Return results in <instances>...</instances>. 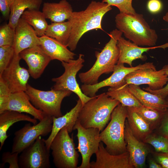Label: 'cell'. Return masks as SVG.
Returning <instances> with one entry per match:
<instances>
[{
  "instance_id": "d6a6232c",
  "label": "cell",
  "mask_w": 168,
  "mask_h": 168,
  "mask_svg": "<svg viewBox=\"0 0 168 168\" xmlns=\"http://www.w3.org/2000/svg\"><path fill=\"white\" fill-rule=\"evenodd\" d=\"M15 55L12 46H0V75L9 66Z\"/></svg>"
},
{
  "instance_id": "52a82bcc",
  "label": "cell",
  "mask_w": 168,
  "mask_h": 168,
  "mask_svg": "<svg viewBox=\"0 0 168 168\" xmlns=\"http://www.w3.org/2000/svg\"><path fill=\"white\" fill-rule=\"evenodd\" d=\"M33 105L47 115L58 117L62 116L61 108L63 99L72 92L69 91H48L35 88L27 84L25 91Z\"/></svg>"
},
{
  "instance_id": "5bb4252c",
  "label": "cell",
  "mask_w": 168,
  "mask_h": 168,
  "mask_svg": "<svg viewBox=\"0 0 168 168\" xmlns=\"http://www.w3.org/2000/svg\"><path fill=\"white\" fill-rule=\"evenodd\" d=\"M19 54L15 55L9 66L0 75L12 93L25 91L30 74L28 70L21 67Z\"/></svg>"
},
{
  "instance_id": "8d00e7d4",
  "label": "cell",
  "mask_w": 168,
  "mask_h": 168,
  "mask_svg": "<svg viewBox=\"0 0 168 168\" xmlns=\"http://www.w3.org/2000/svg\"><path fill=\"white\" fill-rule=\"evenodd\" d=\"M19 154L17 152L12 153L9 152L3 153L2 156V163L0 168L3 167L6 163L9 164V168H19Z\"/></svg>"
},
{
  "instance_id": "3957f363",
  "label": "cell",
  "mask_w": 168,
  "mask_h": 168,
  "mask_svg": "<svg viewBox=\"0 0 168 168\" xmlns=\"http://www.w3.org/2000/svg\"><path fill=\"white\" fill-rule=\"evenodd\" d=\"M120 104L106 93L96 96L82 106L77 120L85 128H96L102 131L111 119L113 111Z\"/></svg>"
},
{
  "instance_id": "603a6c76",
  "label": "cell",
  "mask_w": 168,
  "mask_h": 168,
  "mask_svg": "<svg viewBox=\"0 0 168 168\" xmlns=\"http://www.w3.org/2000/svg\"><path fill=\"white\" fill-rule=\"evenodd\" d=\"M129 90L143 105L162 112L168 110V101L166 98L142 89L138 86L128 85Z\"/></svg>"
},
{
  "instance_id": "8992f818",
  "label": "cell",
  "mask_w": 168,
  "mask_h": 168,
  "mask_svg": "<svg viewBox=\"0 0 168 168\" xmlns=\"http://www.w3.org/2000/svg\"><path fill=\"white\" fill-rule=\"evenodd\" d=\"M66 127L62 128L51 144L53 162L57 168H77L79 155L73 137H71Z\"/></svg>"
},
{
  "instance_id": "d4e9b609",
  "label": "cell",
  "mask_w": 168,
  "mask_h": 168,
  "mask_svg": "<svg viewBox=\"0 0 168 168\" xmlns=\"http://www.w3.org/2000/svg\"><path fill=\"white\" fill-rule=\"evenodd\" d=\"M21 121H26L35 124L37 120L27 114L17 111L7 110L0 113V150L8 136L7 132L14 124Z\"/></svg>"
},
{
  "instance_id": "277c9868",
  "label": "cell",
  "mask_w": 168,
  "mask_h": 168,
  "mask_svg": "<svg viewBox=\"0 0 168 168\" xmlns=\"http://www.w3.org/2000/svg\"><path fill=\"white\" fill-rule=\"evenodd\" d=\"M116 26L129 40L138 46L153 47L158 36L151 29L142 14L119 13L115 17Z\"/></svg>"
},
{
  "instance_id": "ee69618b",
  "label": "cell",
  "mask_w": 168,
  "mask_h": 168,
  "mask_svg": "<svg viewBox=\"0 0 168 168\" xmlns=\"http://www.w3.org/2000/svg\"><path fill=\"white\" fill-rule=\"evenodd\" d=\"M163 18L164 21L168 22V12H167L163 16Z\"/></svg>"
},
{
  "instance_id": "4316f807",
  "label": "cell",
  "mask_w": 168,
  "mask_h": 168,
  "mask_svg": "<svg viewBox=\"0 0 168 168\" xmlns=\"http://www.w3.org/2000/svg\"><path fill=\"white\" fill-rule=\"evenodd\" d=\"M42 0H15L12 5L8 24L15 28L24 12L26 10H39Z\"/></svg>"
},
{
  "instance_id": "83f0119b",
  "label": "cell",
  "mask_w": 168,
  "mask_h": 168,
  "mask_svg": "<svg viewBox=\"0 0 168 168\" xmlns=\"http://www.w3.org/2000/svg\"><path fill=\"white\" fill-rule=\"evenodd\" d=\"M106 93L112 99L119 101L124 106L133 107L143 105L130 91L128 85L110 87Z\"/></svg>"
},
{
  "instance_id": "44dd1931",
  "label": "cell",
  "mask_w": 168,
  "mask_h": 168,
  "mask_svg": "<svg viewBox=\"0 0 168 168\" xmlns=\"http://www.w3.org/2000/svg\"><path fill=\"white\" fill-rule=\"evenodd\" d=\"M7 110L26 113L31 115L39 121L46 115L42 111L33 105L24 91L11 93L6 110Z\"/></svg>"
},
{
  "instance_id": "2e32d148",
  "label": "cell",
  "mask_w": 168,
  "mask_h": 168,
  "mask_svg": "<svg viewBox=\"0 0 168 168\" xmlns=\"http://www.w3.org/2000/svg\"><path fill=\"white\" fill-rule=\"evenodd\" d=\"M124 139L130 162L134 168H142L145 165L146 157L150 152L149 148L142 141L138 139L133 134L126 120Z\"/></svg>"
},
{
  "instance_id": "8fae6325",
  "label": "cell",
  "mask_w": 168,
  "mask_h": 168,
  "mask_svg": "<svg viewBox=\"0 0 168 168\" xmlns=\"http://www.w3.org/2000/svg\"><path fill=\"white\" fill-rule=\"evenodd\" d=\"M143 68L156 70L155 66L152 62H147L129 67H125L124 64L117 63L114 67L112 74L109 77L95 84H84L81 88L85 95L93 97L96 96V93L101 88L106 86L116 87L125 84V78L128 74L137 70Z\"/></svg>"
},
{
  "instance_id": "e0dca14e",
  "label": "cell",
  "mask_w": 168,
  "mask_h": 168,
  "mask_svg": "<svg viewBox=\"0 0 168 168\" xmlns=\"http://www.w3.org/2000/svg\"><path fill=\"white\" fill-rule=\"evenodd\" d=\"M96 160L90 162L91 168H133L128 151L118 155L109 153L100 142L95 153Z\"/></svg>"
},
{
  "instance_id": "f1b7e54d",
  "label": "cell",
  "mask_w": 168,
  "mask_h": 168,
  "mask_svg": "<svg viewBox=\"0 0 168 168\" xmlns=\"http://www.w3.org/2000/svg\"><path fill=\"white\" fill-rule=\"evenodd\" d=\"M21 18L32 27L39 37L45 35L49 25L42 12L37 10H26Z\"/></svg>"
},
{
  "instance_id": "ab89813d",
  "label": "cell",
  "mask_w": 168,
  "mask_h": 168,
  "mask_svg": "<svg viewBox=\"0 0 168 168\" xmlns=\"http://www.w3.org/2000/svg\"><path fill=\"white\" fill-rule=\"evenodd\" d=\"M15 0H0V10L5 18H9L11 7Z\"/></svg>"
},
{
  "instance_id": "7c38bea8",
  "label": "cell",
  "mask_w": 168,
  "mask_h": 168,
  "mask_svg": "<svg viewBox=\"0 0 168 168\" xmlns=\"http://www.w3.org/2000/svg\"><path fill=\"white\" fill-rule=\"evenodd\" d=\"M50 150L47 148L44 139L39 136L21 153L19 156L20 168H50Z\"/></svg>"
},
{
  "instance_id": "7a4b0ae2",
  "label": "cell",
  "mask_w": 168,
  "mask_h": 168,
  "mask_svg": "<svg viewBox=\"0 0 168 168\" xmlns=\"http://www.w3.org/2000/svg\"><path fill=\"white\" fill-rule=\"evenodd\" d=\"M123 33L117 29L109 34L110 39L100 52H95L96 60L88 71L79 73V77L84 84L93 85L97 83L100 77L103 74L113 72L119 56L117 41Z\"/></svg>"
},
{
  "instance_id": "60d3db41",
  "label": "cell",
  "mask_w": 168,
  "mask_h": 168,
  "mask_svg": "<svg viewBox=\"0 0 168 168\" xmlns=\"http://www.w3.org/2000/svg\"><path fill=\"white\" fill-rule=\"evenodd\" d=\"M147 7L150 13L156 14L161 10L162 4L160 0H149L147 2Z\"/></svg>"
},
{
  "instance_id": "484cf974",
  "label": "cell",
  "mask_w": 168,
  "mask_h": 168,
  "mask_svg": "<svg viewBox=\"0 0 168 168\" xmlns=\"http://www.w3.org/2000/svg\"><path fill=\"white\" fill-rule=\"evenodd\" d=\"M127 121L133 135L143 141L152 132L149 124L130 107H127Z\"/></svg>"
},
{
  "instance_id": "e575fe53",
  "label": "cell",
  "mask_w": 168,
  "mask_h": 168,
  "mask_svg": "<svg viewBox=\"0 0 168 168\" xmlns=\"http://www.w3.org/2000/svg\"><path fill=\"white\" fill-rule=\"evenodd\" d=\"M102 1L111 6L116 7L120 13L125 14L136 13L132 5V0H103Z\"/></svg>"
},
{
  "instance_id": "7bdbcfd3",
  "label": "cell",
  "mask_w": 168,
  "mask_h": 168,
  "mask_svg": "<svg viewBox=\"0 0 168 168\" xmlns=\"http://www.w3.org/2000/svg\"><path fill=\"white\" fill-rule=\"evenodd\" d=\"M149 168H162V166L156 160L152 159H150L149 161Z\"/></svg>"
},
{
  "instance_id": "d6986e66",
  "label": "cell",
  "mask_w": 168,
  "mask_h": 168,
  "mask_svg": "<svg viewBox=\"0 0 168 168\" xmlns=\"http://www.w3.org/2000/svg\"><path fill=\"white\" fill-rule=\"evenodd\" d=\"M40 45V37L32 26L21 18L15 29L14 40L12 46L15 54H19L23 50Z\"/></svg>"
},
{
  "instance_id": "f546056e",
  "label": "cell",
  "mask_w": 168,
  "mask_h": 168,
  "mask_svg": "<svg viewBox=\"0 0 168 168\" xmlns=\"http://www.w3.org/2000/svg\"><path fill=\"white\" fill-rule=\"evenodd\" d=\"M71 30L69 21L52 22L49 25L45 35L54 38L67 47Z\"/></svg>"
},
{
  "instance_id": "ba28073f",
  "label": "cell",
  "mask_w": 168,
  "mask_h": 168,
  "mask_svg": "<svg viewBox=\"0 0 168 168\" xmlns=\"http://www.w3.org/2000/svg\"><path fill=\"white\" fill-rule=\"evenodd\" d=\"M84 56L80 54L76 60L61 62L64 72L61 76L52 78V81L55 84L51 88L55 90L69 91L74 92L81 100L82 106L92 97L88 96L83 93L76 80L77 74L84 65Z\"/></svg>"
},
{
  "instance_id": "1f68e13d",
  "label": "cell",
  "mask_w": 168,
  "mask_h": 168,
  "mask_svg": "<svg viewBox=\"0 0 168 168\" xmlns=\"http://www.w3.org/2000/svg\"><path fill=\"white\" fill-rule=\"evenodd\" d=\"M143 142L152 145L156 152L168 153V139L162 136L152 133Z\"/></svg>"
},
{
  "instance_id": "4fadbf2b",
  "label": "cell",
  "mask_w": 168,
  "mask_h": 168,
  "mask_svg": "<svg viewBox=\"0 0 168 168\" xmlns=\"http://www.w3.org/2000/svg\"><path fill=\"white\" fill-rule=\"evenodd\" d=\"M168 81V76L162 68L158 71L151 68H143L128 74L125 78V84L124 85L147 84V88L156 90L163 87Z\"/></svg>"
},
{
  "instance_id": "30bf717a",
  "label": "cell",
  "mask_w": 168,
  "mask_h": 168,
  "mask_svg": "<svg viewBox=\"0 0 168 168\" xmlns=\"http://www.w3.org/2000/svg\"><path fill=\"white\" fill-rule=\"evenodd\" d=\"M77 129L78 145L76 149L81 154L82 162L78 168H90V158L98 151L101 142L100 131L96 128H85L77 120L73 130Z\"/></svg>"
},
{
  "instance_id": "5b68a950",
  "label": "cell",
  "mask_w": 168,
  "mask_h": 168,
  "mask_svg": "<svg viewBox=\"0 0 168 168\" xmlns=\"http://www.w3.org/2000/svg\"><path fill=\"white\" fill-rule=\"evenodd\" d=\"M127 112V107L119 104L113 111L110 123L100 133L101 142L111 154L118 155L127 151L124 139Z\"/></svg>"
},
{
  "instance_id": "cb8c5ba5",
  "label": "cell",
  "mask_w": 168,
  "mask_h": 168,
  "mask_svg": "<svg viewBox=\"0 0 168 168\" xmlns=\"http://www.w3.org/2000/svg\"><path fill=\"white\" fill-rule=\"evenodd\" d=\"M42 12L52 22H60L68 20L73 11L68 2L61 0L58 3L44 2Z\"/></svg>"
},
{
  "instance_id": "6da1fadb",
  "label": "cell",
  "mask_w": 168,
  "mask_h": 168,
  "mask_svg": "<svg viewBox=\"0 0 168 168\" xmlns=\"http://www.w3.org/2000/svg\"><path fill=\"white\" fill-rule=\"evenodd\" d=\"M112 9L111 6L102 1H92L82 11L73 12L68 20L71 25V30L67 47L73 51L86 33L94 29L103 30L101 25L105 15Z\"/></svg>"
},
{
  "instance_id": "b9f144b4",
  "label": "cell",
  "mask_w": 168,
  "mask_h": 168,
  "mask_svg": "<svg viewBox=\"0 0 168 168\" xmlns=\"http://www.w3.org/2000/svg\"><path fill=\"white\" fill-rule=\"evenodd\" d=\"M156 161L162 168H168V153L153 152Z\"/></svg>"
},
{
  "instance_id": "d590c367",
  "label": "cell",
  "mask_w": 168,
  "mask_h": 168,
  "mask_svg": "<svg viewBox=\"0 0 168 168\" xmlns=\"http://www.w3.org/2000/svg\"><path fill=\"white\" fill-rule=\"evenodd\" d=\"M12 93L8 86L0 77V113L6 110Z\"/></svg>"
},
{
  "instance_id": "ac0fdd59",
  "label": "cell",
  "mask_w": 168,
  "mask_h": 168,
  "mask_svg": "<svg viewBox=\"0 0 168 168\" xmlns=\"http://www.w3.org/2000/svg\"><path fill=\"white\" fill-rule=\"evenodd\" d=\"M117 45L119 50V56L117 63H126L132 67L134 60L138 59L142 61L147 59L146 56L142 55L144 53L156 48L165 49L168 48V43L156 46L140 47L121 36L118 40Z\"/></svg>"
},
{
  "instance_id": "f6af8a7d",
  "label": "cell",
  "mask_w": 168,
  "mask_h": 168,
  "mask_svg": "<svg viewBox=\"0 0 168 168\" xmlns=\"http://www.w3.org/2000/svg\"><path fill=\"white\" fill-rule=\"evenodd\" d=\"M166 100L168 101V96L166 98Z\"/></svg>"
},
{
  "instance_id": "74e56055",
  "label": "cell",
  "mask_w": 168,
  "mask_h": 168,
  "mask_svg": "<svg viewBox=\"0 0 168 168\" xmlns=\"http://www.w3.org/2000/svg\"><path fill=\"white\" fill-rule=\"evenodd\" d=\"M162 69L164 70L168 77V64L164 66ZM142 89L150 93L166 98L168 96V81L166 86L159 90H153L147 88V87L145 88H143Z\"/></svg>"
},
{
  "instance_id": "9c48e42d",
  "label": "cell",
  "mask_w": 168,
  "mask_h": 168,
  "mask_svg": "<svg viewBox=\"0 0 168 168\" xmlns=\"http://www.w3.org/2000/svg\"><path fill=\"white\" fill-rule=\"evenodd\" d=\"M53 123V117L46 115L38 124H26L15 132L11 152L21 153L39 136L47 135L52 131Z\"/></svg>"
},
{
  "instance_id": "4dcf8cb0",
  "label": "cell",
  "mask_w": 168,
  "mask_h": 168,
  "mask_svg": "<svg viewBox=\"0 0 168 168\" xmlns=\"http://www.w3.org/2000/svg\"><path fill=\"white\" fill-rule=\"evenodd\" d=\"M139 114L149 124L153 131L157 128L166 112L149 108L144 105L130 107Z\"/></svg>"
},
{
  "instance_id": "7402d4cb",
  "label": "cell",
  "mask_w": 168,
  "mask_h": 168,
  "mask_svg": "<svg viewBox=\"0 0 168 168\" xmlns=\"http://www.w3.org/2000/svg\"><path fill=\"white\" fill-rule=\"evenodd\" d=\"M40 46L52 60L68 62L76 54L55 39L45 35L40 37Z\"/></svg>"
},
{
  "instance_id": "bcb514c9",
  "label": "cell",
  "mask_w": 168,
  "mask_h": 168,
  "mask_svg": "<svg viewBox=\"0 0 168 168\" xmlns=\"http://www.w3.org/2000/svg\"></svg>"
},
{
  "instance_id": "836d02e7",
  "label": "cell",
  "mask_w": 168,
  "mask_h": 168,
  "mask_svg": "<svg viewBox=\"0 0 168 168\" xmlns=\"http://www.w3.org/2000/svg\"><path fill=\"white\" fill-rule=\"evenodd\" d=\"M15 29L8 24H4L0 27V46H12L14 38Z\"/></svg>"
},
{
  "instance_id": "9a60e30c",
  "label": "cell",
  "mask_w": 168,
  "mask_h": 168,
  "mask_svg": "<svg viewBox=\"0 0 168 168\" xmlns=\"http://www.w3.org/2000/svg\"><path fill=\"white\" fill-rule=\"evenodd\" d=\"M19 54L27 64L30 75L35 79L41 76L52 60L40 45L26 49Z\"/></svg>"
},
{
  "instance_id": "f35d334b",
  "label": "cell",
  "mask_w": 168,
  "mask_h": 168,
  "mask_svg": "<svg viewBox=\"0 0 168 168\" xmlns=\"http://www.w3.org/2000/svg\"><path fill=\"white\" fill-rule=\"evenodd\" d=\"M157 128V134L168 139V110L166 111L162 121Z\"/></svg>"
},
{
  "instance_id": "ffe728a7",
  "label": "cell",
  "mask_w": 168,
  "mask_h": 168,
  "mask_svg": "<svg viewBox=\"0 0 168 168\" xmlns=\"http://www.w3.org/2000/svg\"><path fill=\"white\" fill-rule=\"evenodd\" d=\"M82 106V102L79 98L75 106L65 115L58 117H53V126L50 134L47 139H44L46 145L49 149L50 150L52 141L62 128L66 127L69 133L73 130Z\"/></svg>"
}]
</instances>
